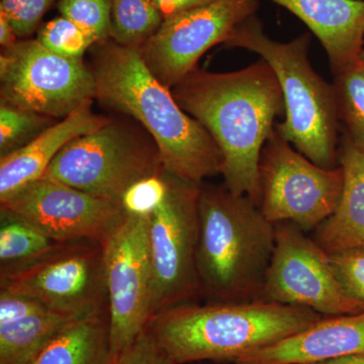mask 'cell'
<instances>
[{"instance_id": "11", "label": "cell", "mask_w": 364, "mask_h": 364, "mask_svg": "<svg viewBox=\"0 0 364 364\" xmlns=\"http://www.w3.org/2000/svg\"><path fill=\"white\" fill-rule=\"evenodd\" d=\"M149 218L126 215L104 249L112 364L147 330L153 317Z\"/></svg>"}, {"instance_id": "5", "label": "cell", "mask_w": 364, "mask_h": 364, "mask_svg": "<svg viewBox=\"0 0 364 364\" xmlns=\"http://www.w3.org/2000/svg\"><path fill=\"white\" fill-rule=\"evenodd\" d=\"M310 42V33L287 43L270 39L252 16L235 28L225 46L256 53L269 64L279 79L286 112L275 130L315 164L335 168L339 119L334 87L311 66Z\"/></svg>"}, {"instance_id": "7", "label": "cell", "mask_w": 364, "mask_h": 364, "mask_svg": "<svg viewBox=\"0 0 364 364\" xmlns=\"http://www.w3.org/2000/svg\"><path fill=\"white\" fill-rule=\"evenodd\" d=\"M259 179V208L268 221L310 231L336 210L344 173L340 165L328 169L315 164L274 129L261 152Z\"/></svg>"}, {"instance_id": "1", "label": "cell", "mask_w": 364, "mask_h": 364, "mask_svg": "<svg viewBox=\"0 0 364 364\" xmlns=\"http://www.w3.org/2000/svg\"><path fill=\"white\" fill-rule=\"evenodd\" d=\"M171 91L221 151L226 188L259 205L261 152L274 131L275 117L284 112L282 87L269 64L260 59L226 73L196 67Z\"/></svg>"}, {"instance_id": "10", "label": "cell", "mask_w": 364, "mask_h": 364, "mask_svg": "<svg viewBox=\"0 0 364 364\" xmlns=\"http://www.w3.org/2000/svg\"><path fill=\"white\" fill-rule=\"evenodd\" d=\"M0 289L32 296L69 317L104 312L109 306L104 249L90 241L59 243L39 260L0 274Z\"/></svg>"}, {"instance_id": "24", "label": "cell", "mask_w": 364, "mask_h": 364, "mask_svg": "<svg viewBox=\"0 0 364 364\" xmlns=\"http://www.w3.org/2000/svg\"><path fill=\"white\" fill-rule=\"evenodd\" d=\"M56 122L0 100V157L21 149Z\"/></svg>"}, {"instance_id": "21", "label": "cell", "mask_w": 364, "mask_h": 364, "mask_svg": "<svg viewBox=\"0 0 364 364\" xmlns=\"http://www.w3.org/2000/svg\"><path fill=\"white\" fill-rule=\"evenodd\" d=\"M58 244L21 215L0 208V274L39 260Z\"/></svg>"}, {"instance_id": "29", "label": "cell", "mask_w": 364, "mask_h": 364, "mask_svg": "<svg viewBox=\"0 0 364 364\" xmlns=\"http://www.w3.org/2000/svg\"><path fill=\"white\" fill-rule=\"evenodd\" d=\"M337 279L347 294L364 303V248L330 254Z\"/></svg>"}, {"instance_id": "32", "label": "cell", "mask_w": 364, "mask_h": 364, "mask_svg": "<svg viewBox=\"0 0 364 364\" xmlns=\"http://www.w3.org/2000/svg\"><path fill=\"white\" fill-rule=\"evenodd\" d=\"M152 1L161 14L163 20H166L196 7L205 6L215 0H152Z\"/></svg>"}, {"instance_id": "8", "label": "cell", "mask_w": 364, "mask_h": 364, "mask_svg": "<svg viewBox=\"0 0 364 364\" xmlns=\"http://www.w3.org/2000/svg\"><path fill=\"white\" fill-rule=\"evenodd\" d=\"M166 174V198L148 221L153 316L200 293L196 250L202 186Z\"/></svg>"}, {"instance_id": "18", "label": "cell", "mask_w": 364, "mask_h": 364, "mask_svg": "<svg viewBox=\"0 0 364 364\" xmlns=\"http://www.w3.org/2000/svg\"><path fill=\"white\" fill-rule=\"evenodd\" d=\"M344 183L334 213L316 229L315 241L326 252L364 248V147L343 134L338 151Z\"/></svg>"}, {"instance_id": "15", "label": "cell", "mask_w": 364, "mask_h": 364, "mask_svg": "<svg viewBox=\"0 0 364 364\" xmlns=\"http://www.w3.org/2000/svg\"><path fill=\"white\" fill-rule=\"evenodd\" d=\"M364 354V311L323 317L303 331L244 354L235 364H312Z\"/></svg>"}, {"instance_id": "35", "label": "cell", "mask_w": 364, "mask_h": 364, "mask_svg": "<svg viewBox=\"0 0 364 364\" xmlns=\"http://www.w3.org/2000/svg\"><path fill=\"white\" fill-rule=\"evenodd\" d=\"M360 62H361V64H363V65L364 66V47H363V52H361V55H360Z\"/></svg>"}, {"instance_id": "22", "label": "cell", "mask_w": 364, "mask_h": 364, "mask_svg": "<svg viewBox=\"0 0 364 364\" xmlns=\"http://www.w3.org/2000/svg\"><path fill=\"white\" fill-rule=\"evenodd\" d=\"M109 39L127 47H142L162 25L152 0H111Z\"/></svg>"}, {"instance_id": "26", "label": "cell", "mask_w": 364, "mask_h": 364, "mask_svg": "<svg viewBox=\"0 0 364 364\" xmlns=\"http://www.w3.org/2000/svg\"><path fill=\"white\" fill-rule=\"evenodd\" d=\"M36 39L49 51L70 59H83L95 45L75 23L62 16L42 23Z\"/></svg>"}, {"instance_id": "31", "label": "cell", "mask_w": 364, "mask_h": 364, "mask_svg": "<svg viewBox=\"0 0 364 364\" xmlns=\"http://www.w3.org/2000/svg\"><path fill=\"white\" fill-rule=\"evenodd\" d=\"M117 364H176L162 350L148 330L131 345Z\"/></svg>"}, {"instance_id": "20", "label": "cell", "mask_w": 364, "mask_h": 364, "mask_svg": "<svg viewBox=\"0 0 364 364\" xmlns=\"http://www.w3.org/2000/svg\"><path fill=\"white\" fill-rule=\"evenodd\" d=\"M73 317L49 310L0 325V364H33Z\"/></svg>"}, {"instance_id": "6", "label": "cell", "mask_w": 364, "mask_h": 364, "mask_svg": "<svg viewBox=\"0 0 364 364\" xmlns=\"http://www.w3.org/2000/svg\"><path fill=\"white\" fill-rule=\"evenodd\" d=\"M162 170L159 151L147 131L136 122L109 117L97 130L67 144L42 178L121 203L135 182Z\"/></svg>"}, {"instance_id": "12", "label": "cell", "mask_w": 364, "mask_h": 364, "mask_svg": "<svg viewBox=\"0 0 364 364\" xmlns=\"http://www.w3.org/2000/svg\"><path fill=\"white\" fill-rule=\"evenodd\" d=\"M293 223L275 224V247L260 299L301 306L323 317L363 312L364 303L347 294L330 254Z\"/></svg>"}, {"instance_id": "4", "label": "cell", "mask_w": 364, "mask_h": 364, "mask_svg": "<svg viewBox=\"0 0 364 364\" xmlns=\"http://www.w3.org/2000/svg\"><path fill=\"white\" fill-rule=\"evenodd\" d=\"M275 225L227 188H202L196 272L214 301L259 299L275 247Z\"/></svg>"}, {"instance_id": "33", "label": "cell", "mask_w": 364, "mask_h": 364, "mask_svg": "<svg viewBox=\"0 0 364 364\" xmlns=\"http://www.w3.org/2000/svg\"><path fill=\"white\" fill-rule=\"evenodd\" d=\"M18 36L13 25L4 11H0V46L2 49H9L18 42Z\"/></svg>"}, {"instance_id": "30", "label": "cell", "mask_w": 364, "mask_h": 364, "mask_svg": "<svg viewBox=\"0 0 364 364\" xmlns=\"http://www.w3.org/2000/svg\"><path fill=\"white\" fill-rule=\"evenodd\" d=\"M49 310L50 309L42 301L32 296L0 289V325L21 320Z\"/></svg>"}, {"instance_id": "34", "label": "cell", "mask_w": 364, "mask_h": 364, "mask_svg": "<svg viewBox=\"0 0 364 364\" xmlns=\"http://www.w3.org/2000/svg\"><path fill=\"white\" fill-rule=\"evenodd\" d=\"M312 364H364V354L360 355L347 356V358L332 359L323 363Z\"/></svg>"}, {"instance_id": "9", "label": "cell", "mask_w": 364, "mask_h": 364, "mask_svg": "<svg viewBox=\"0 0 364 364\" xmlns=\"http://www.w3.org/2000/svg\"><path fill=\"white\" fill-rule=\"evenodd\" d=\"M0 100L62 119L95 98L83 59L59 56L37 39L20 40L0 55Z\"/></svg>"}, {"instance_id": "14", "label": "cell", "mask_w": 364, "mask_h": 364, "mask_svg": "<svg viewBox=\"0 0 364 364\" xmlns=\"http://www.w3.org/2000/svg\"><path fill=\"white\" fill-rule=\"evenodd\" d=\"M59 243L100 244L126 217L121 203L41 178L0 203Z\"/></svg>"}, {"instance_id": "17", "label": "cell", "mask_w": 364, "mask_h": 364, "mask_svg": "<svg viewBox=\"0 0 364 364\" xmlns=\"http://www.w3.org/2000/svg\"><path fill=\"white\" fill-rule=\"evenodd\" d=\"M303 21L327 53L333 74L360 61L364 0H272Z\"/></svg>"}, {"instance_id": "3", "label": "cell", "mask_w": 364, "mask_h": 364, "mask_svg": "<svg viewBox=\"0 0 364 364\" xmlns=\"http://www.w3.org/2000/svg\"><path fill=\"white\" fill-rule=\"evenodd\" d=\"M323 318L301 306L264 299L186 303L159 311L147 330L176 364L235 361L244 354L275 343Z\"/></svg>"}, {"instance_id": "25", "label": "cell", "mask_w": 364, "mask_h": 364, "mask_svg": "<svg viewBox=\"0 0 364 364\" xmlns=\"http://www.w3.org/2000/svg\"><path fill=\"white\" fill-rule=\"evenodd\" d=\"M57 7L62 16L75 23L95 44L109 39L111 0H59Z\"/></svg>"}, {"instance_id": "16", "label": "cell", "mask_w": 364, "mask_h": 364, "mask_svg": "<svg viewBox=\"0 0 364 364\" xmlns=\"http://www.w3.org/2000/svg\"><path fill=\"white\" fill-rule=\"evenodd\" d=\"M91 105L92 100L57 121L21 149L0 157V203L42 178L67 144L109 122V117L95 114Z\"/></svg>"}, {"instance_id": "13", "label": "cell", "mask_w": 364, "mask_h": 364, "mask_svg": "<svg viewBox=\"0 0 364 364\" xmlns=\"http://www.w3.org/2000/svg\"><path fill=\"white\" fill-rule=\"evenodd\" d=\"M257 0H215L163 21L156 33L139 48L146 65L172 90L188 75L210 48L225 44L244 21L255 16Z\"/></svg>"}, {"instance_id": "2", "label": "cell", "mask_w": 364, "mask_h": 364, "mask_svg": "<svg viewBox=\"0 0 364 364\" xmlns=\"http://www.w3.org/2000/svg\"><path fill=\"white\" fill-rule=\"evenodd\" d=\"M100 104L132 117L152 136L163 170L200 184L222 171V153L208 132L177 104L149 70L139 48L109 39L90 48Z\"/></svg>"}, {"instance_id": "23", "label": "cell", "mask_w": 364, "mask_h": 364, "mask_svg": "<svg viewBox=\"0 0 364 364\" xmlns=\"http://www.w3.org/2000/svg\"><path fill=\"white\" fill-rule=\"evenodd\" d=\"M335 100L339 122L354 142L364 147V66L359 61L334 74Z\"/></svg>"}, {"instance_id": "27", "label": "cell", "mask_w": 364, "mask_h": 364, "mask_svg": "<svg viewBox=\"0 0 364 364\" xmlns=\"http://www.w3.org/2000/svg\"><path fill=\"white\" fill-rule=\"evenodd\" d=\"M168 191V181L164 170L135 182L127 189L121 200L126 215L150 218L161 205Z\"/></svg>"}, {"instance_id": "28", "label": "cell", "mask_w": 364, "mask_h": 364, "mask_svg": "<svg viewBox=\"0 0 364 364\" xmlns=\"http://www.w3.org/2000/svg\"><path fill=\"white\" fill-rule=\"evenodd\" d=\"M59 0H0L4 11L13 25L18 39L32 36L40 26L45 14Z\"/></svg>"}, {"instance_id": "19", "label": "cell", "mask_w": 364, "mask_h": 364, "mask_svg": "<svg viewBox=\"0 0 364 364\" xmlns=\"http://www.w3.org/2000/svg\"><path fill=\"white\" fill-rule=\"evenodd\" d=\"M33 364H112L109 312L72 320Z\"/></svg>"}]
</instances>
